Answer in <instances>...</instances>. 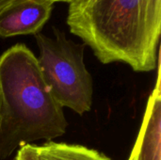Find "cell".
I'll return each mask as SVG.
<instances>
[{
    "label": "cell",
    "instance_id": "cell-1",
    "mask_svg": "<svg viewBox=\"0 0 161 160\" xmlns=\"http://www.w3.org/2000/svg\"><path fill=\"white\" fill-rule=\"evenodd\" d=\"M66 23L103 64L147 73L160 62L161 0H73Z\"/></svg>",
    "mask_w": 161,
    "mask_h": 160
},
{
    "label": "cell",
    "instance_id": "cell-2",
    "mask_svg": "<svg viewBox=\"0 0 161 160\" xmlns=\"http://www.w3.org/2000/svg\"><path fill=\"white\" fill-rule=\"evenodd\" d=\"M67 126L38 58L24 43L7 49L0 56V160L24 145L63 136Z\"/></svg>",
    "mask_w": 161,
    "mask_h": 160
},
{
    "label": "cell",
    "instance_id": "cell-3",
    "mask_svg": "<svg viewBox=\"0 0 161 160\" xmlns=\"http://www.w3.org/2000/svg\"><path fill=\"white\" fill-rule=\"evenodd\" d=\"M54 37L35 36L40 56L38 63L42 77L56 101L79 115L92 109L93 78L84 62V43L67 39L64 32L53 27Z\"/></svg>",
    "mask_w": 161,
    "mask_h": 160
},
{
    "label": "cell",
    "instance_id": "cell-4",
    "mask_svg": "<svg viewBox=\"0 0 161 160\" xmlns=\"http://www.w3.org/2000/svg\"><path fill=\"white\" fill-rule=\"evenodd\" d=\"M54 3L48 0H16L0 13V38L36 35L51 17Z\"/></svg>",
    "mask_w": 161,
    "mask_h": 160
},
{
    "label": "cell",
    "instance_id": "cell-5",
    "mask_svg": "<svg viewBox=\"0 0 161 160\" xmlns=\"http://www.w3.org/2000/svg\"><path fill=\"white\" fill-rule=\"evenodd\" d=\"M160 62L156 86L148 98L142 126L128 160H161Z\"/></svg>",
    "mask_w": 161,
    "mask_h": 160
},
{
    "label": "cell",
    "instance_id": "cell-6",
    "mask_svg": "<svg viewBox=\"0 0 161 160\" xmlns=\"http://www.w3.org/2000/svg\"><path fill=\"white\" fill-rule=\"evenodd\" d=\"M41 160H111L97 150L80 144L46 141L37 145Z\"/></svg>",
    "mask_w": 161,
    "mask_h": 160
},
{
    "label": "cell",
    "instance_id": "cell-7",
    "mask_svg": "<svg viewBox=\"0 0 161 160\" xmlns=\"http://www.w3.org/2000/svg\"><path fill=\"white\" fill-rule=\"evenodd\" d=\"M14 160H41L37 145L27 144L20 147L16 153Z\"/></svg>",
    "mask_w": 161,
    "mask_h": 160
},
{
    "label": "cell",
    "instance_id": "cell-8",
    "mask_svg": "<svg viewBox=\"0 0 161 160\" xmlns=\"http://www.w3.org/2000/svg\"><path fill=\"white\" fill-rule=\"evenodd\" d=\"M16 0H0V13L5 10L8 7H9L12 3H14Z\"/></svg>",
    "mask_w": 161,
    "mask_h": 160
},
{
    "label": "cell",
    "instance_id": "cell-9",
    "mask_svg": "<svg viewBox=\"0 0 161 160\" xmlns=\"http://www.w3.org/2000/svg\"><path fill=\"white\" fill-rule=\"evenodd\" d=\"M48 1H51L53 3H55V2H67V3H70L73 0H48Z\"/></svg>",
    "mask_w": 161,
    "mask_h": 160
}]
</instances>
